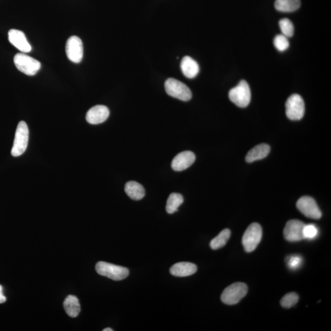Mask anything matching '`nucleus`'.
I'll return each instance as SVG.
<instances>
[{
  "label": "nucleus",
  "instance_id": "7",
  "mask_svg": "<svg viewBox=\"0 0 331 331\" xmlns=\"http://www.w3.org/2000/svg\"><path fill=\"white\" fill-rule=\"evenodd\" d=\"M14 62L17 68L28 76H34L41 67L39 61L22 53L15 55Z\"/></svg>",
  "mask_w": 331,
  "mask_h": 331
},
{
  "label": "nucleus",
  "instance_id": "10",
  "mask_svg": "<svg viewBox=\"0 0 331 331\" xmlns=\"http://www.w3.org/2000/svg\"><path fill=\"white\" fill-rule=\"evenodd\" d=\"M66 54L70 61L79 64L82 60L84 47L82 40L79 37L72 36L69 37L66 44Z\"/></svg>",
  "mask_w": 331,
  "mask_h": 331
},
{
  "label": "nucleus",
  "instance_id": "5",
  "mask_svg": "<svg viewBox=\"0 0 331 331\" xmlns=\"http://www.w3.org/2000/svg\"><path fill=\"white\" fill-rule=\"evenodd\" d=\"M263 235L262 228L257 223H253L248 227L242 237V244L247 252L254 251L259 245Z\"/></svg>",
  "mask_w": 331,
  "mask_h": 331
},
{
  "label": "nucleus",
  "instance_id": "17",
  "mask_svg": "<svg viewBox=\"0 0 331 331\" xmlns=\"http://www.w3.org/2000/svg\"><path fill=\"white\" fill-rule=\"evenodd\" d=\"M270 150L269 145L265 144L258 145L248 152L245 160L248 163H252L265 159L269 154Z\"/></svg>",
  "mask_w": 331,
  "mask_h": 331
},
{
  "label": "nucleus",
  "instance_id": "29",
  "mask_svg": "<svg viewBox=\"0 0 331 331\" xmlns=\"http://www.w3.org/2000/svg\"><path fill=\"white\" fill-rule=\"evenodd\" d=\"M103 331H113V330L111 328H106V329L103 330Z\"/></svg>",
  "mask_w": 331,
  "mask_h": 331
},
{
  "label": "nucleus",
  "instance_id": "15",
  "mask_svg": "<svg viewBox=\"0 0 331 331\" xmlns=\"http://www.w3.org/2000/svg\"><path fill=\"white\" fill-rule=\"evenodd\" d=\"M197 271V266L195 264L189 262L178 263L172 265L170 269V273L175 277H188L194 274Z\"/></svg>",
  "mask_w": 331,
  "mask_h": 331
},
{
  "label": "nucleus",
  "instance_id": "4",
  "mask_svg": "<svg viewBox=\"0 0 331 331\" xmlns=\"http://www.w3.org/2000/svg\"><path fill=\"white\" fill-rule=\"evenodd\" d=\"M29 130L24 121L19 122L15 134L13 147L11 150L12 156L16 157L24 154L29 142Z\"/></svg>",
  "mask_w": 331,
  "mask_h": 331
},
{
  "label": "nucleus",
  "instance_id": "20",
  "mask_svg": "<svg viewBox=\"0 0 331 331\" xmlns=\"http://www.w3.org/2000/svg\"><path fill=\"white\" fill-rule=\"evenodd\" d=\"M300 6V0H276L275 7L278 11L292 12Z\"/></svg>",
  "mask_w": 331,
  "mask_h": 331
},
{
  "label": "nucleus",
  "instance_id": "9",
  "mask_svg": "<svg viewBox=\"0 0 331 331\" xmlns=\"http://www.w3.org/2000/svg\"><path fill=\"white\" fill-rule=\"evenodd\" d=\"M298 210L305 217L312 219H320L322 216V212L318 207L317 202L313 198L310 197L300 198L297 202Z\"/></svg>",
  "mask_w": 331,
  "mask_h": 331
},
{
  "label": "nucleus",
  "instance_id": "11",
  "mask_svg": "<svg viewBox=\"0 0 331 331\" xmlns=\"http://www.w3.org/2000/svg\"><path fill=\"white\" fill-rule=\"evenodd\" d=\"M305 225L304 223L300 220L288 221L283 231L285 239L290 242H298L304 239L303 231Z\"/></svg>",
  "mask_w": 331,
  "mask_h": 331
},
{
  "label": "nucleus",
  "instance_id": "3",
  "mask_svg": "<svg viewBox=\"0 0 331 331\" xmlns=\"http://www.w3.org/2000/svg\"><path fill=\"white\" fill-rule=\"evenodd\" d=\"M165 90L169 96L183 101L192 99V93L187 85L177 79L169 78L165 82Z\"/></svg>",
  "mask_w": 331,
  "mask_h": 331
},
{
  "label": "nucleus",
  "instance_id": "24",
  "mask_svg": "<svg viewBox=\"0 0 331 331\" xmlns=\"http://www.w3.org/2000/svg\"><path fill=\"white\" fill-rule=\"evenodd\" d=\"M299 300V296L295 293H290L283 297L280 303L283 307L290 308L297 304Z\"/></svg>",
  "mask_w": 331,
  "mask_h": 331
},
{
  "label": "nucleus",
  "instance_id": "2",
  "mask_svg": "<svg viewBox=\"0 0 331 331\" xmlns=\"http://www.w3.org/2000/svg\"><path fill=\"white\" fill-rule=\"evenodd\" d=\"M95 268L98 274L113 280H124L129 275V270L127 268L106 262L98 263Z\"/></svg>",
  "mask_w": 331,
  "mask_h": 331
},
{
  "label": "nucleus",
  "instance_id": "23",
  "mask_svg": "<svg viewBox=\"0 0 331 331\" xmlns=\"http://www.w3.org/2000/svg\"><path fill=\"white\" fill-rule=\"evenodd\" d=\"M279 26L282 34L284 36L292 37L294 34L295 28L292 22L288 19H283L279 22Z\"/></svg>",
  "mask_w": 331,
  "mask_h": 331
},
{
  "label": "nucleus",
  "instance_id": "18",
  "mask_svg": "<svg viewBox=\"0 0 331 331\" xmlns=\"http://www.w3.org/2000/svg\"><path fill=\"white\" fill-rule=\"evenodd\" d=\"M125 191L131 199L134 200L142 199L145 194L142 185L135 181L127 182L125 185Z\"/></svg>",
  "mask_w": 331,
  "mask_h": 331
},
{
  "label": "nucleus",
  "instance_id": "21",
  "mask_svg": "<svg viewBox=\"0 0 331 331\" xmlns=\"http://www.w3.org/2000/svg\"><path fill=\"white\" fill-rule=\"evenodd\" d=\"M183 202H184V198L182 195L179 193H173L168 198L166 210L168 214H174L177 211L178 208L182 205Z\"/></svg>",
  "mask_w": 331,
  "mask_h": 331
},
{
  "label": "nucleus",
  "instance_id": "19",
  "mask_svg": "<svg viewBox=\"0 0 331 331\" xmlns=\"http://www.w3.org/2000/svg\"><path fill=\"white\" fill-rule=\"evenodd\" d=\"M64 306L65 312L71 318H76L81 312V305L75 296L69 295L65 299Z\"/></svg>",
  "mask_w": 331,
  "mask_h": 331
},
{
  "label": "nucleus",
  "instance_id": "25",
  "mask_svg": "<svg viewBox=\"0 0 331 331\" xmlns=\"http://www.w3.org/2000/svg\"><path fill=\"white\" fill-rule=\"evenodd\" d=\"M274 44L275 48L280 52H284L290 46L288 37L283 34H278L275 37Z\"/></svg>",
  "mask_w": 331,
  "mask_h": 331
},
{
  "label": "nucleus",
  "instance_id": "14",
  "mask_svg": "<svg viewBox=\"0 0 331 331\" xmlns=\"http://www.w3.org/2000/svg\"><path fill=\"white\" fill-rule=\"evenodd\" d=\"M194 153L191 151H184L178 154L173 159L171 166L175 171H182L191 166L195 162Z\"/></svg>",
  "mask_w": 331,
  "mask_h": 331
},
{
  "label": "nucleus",
  "instance_id": "26",
  "mask_svg": "<svg viewBox=\"0 0 331 331\" xmlns=\"http://www.w3.org/2000/svg\"><path fill=\"white\" fill-rule=\"evenodd\" d=\"M303 233L304 239H313L317 236L318 231L314 225H305Z\"/></svg>",
  "mask_w": 331,
  "mask_h": 331
},
{
  "label": "nucleus",
  "instance_id": "12",
  "mask_svg": "<svg viewBox=\"0 0 331 331\" xmlns=\"http://www.w3.org/2000/svg\"><path fill=\"white\" fill-rule=\"evenodd\" d=\"M8 39L11 44L24 53L32 51L31 45L28 42L24 33L18 30L12 29L8 33Z\"/></svg>",
  "mask_w": 331,
  "mask_h": 331
},
{
  "label": "nucleus",
  "instance_id": "1",
  "mask_svg": "<svg viewBox=\"0 0 331 331\" xmlns=\"http://www.w3.org/2000/svg\"><path fill=\"white\" fill-rule=\"evenodd\" d=\"M248 287L244 283H233L223 291L221 297L222 302L227 305L236 304L247 294Z\"/></svg>",
  "mask_w": 331,
  "mask_h": 331
},
{
  "label": "nucleus",
  "instance_id": "8",
  "mask_svg": "<svg viewBox=\"0 0 331 331\" xmlns=\"http://www.w3.org/2000/svg\"><path fill=\"white\" fill-rule=\"evenodd\" d=\"M286 114L292 120H299L305 113V104L299 95H292L286 102Z\"/></svg>",
  "mask_w": 331,
  "mask_h": 331
},
{
  "label": "nucleus",
  "instance_id": "27",
  "mask_svg": "<svg viewBox=\"0 0 331 331\" xmlns=\"http://www.w3.org/2000/svg\"><path fill=\"white\" fill-rule=\"evenodd\" d=\"M302 258L299 256H292L288 258V265L291 269H297L302 263Z\"/></svg>",
  "mask_w": 331,
  "mask_h": 331
},
{
  "label": "nucleus",
  "instance_id": "22",
  "mask_svg": "<svg viewBox=\"0 0 331 331\" xmlns=\"http://www.w3.org/2000/svg\"><path fill=\"white\" fill-rule=\"evenodd\" d=\"M231 237V231L228 229L223 230L217 237L211 240L210 243V248L216 250L224 247Z\"/></svg>",
  "mask_w": 331,
  "mask_h": 331
},
{
  "label": "nucleus",
  "instance_id": "13",
  "mask_svg": "<svg viewBox=\"0 0 331 331\" xmlns=\"http://www.w3.org/2000/svg\"><path fill=\"white\" fill-rule=\"evenodd\" d=\"M109 110L103 105H97L92 107L86 115L88 123L92 125H98L106 121L109 116Z\"/></svg>",
  "mask_w": 331,
  "mask_h": 331
},
{
  "label": "nucleus",
  "instance_id": "16",
  "mask_svg": "<svg viewBox=\"0 0 331 331\" xmlns=\"http://www.w3.org/2000/svg\"><path fill=\"white\" fill-rule=\"evenodd\" d=\"M180 68L184 76L189 79L195 78L199 72V65L189 56L183 58L180 64Z\"/></svg>",
  "mask_w": 331,
  "mask_h": 331
},
{
  "label": "nucleus",
  "instance_id": "6",
  "mask_svg": "<svg viewBox=\"0 0 331 331\" xmlns=\"http://www.w3.org/2000/svg\"><path fill=\"white\" fill-rule=\"evenodd\" d=\"M229 98L238 107H247L251 100V91L248 83L245 81H240L237 86L230 90Z\"/></svg>",
  "mask_w": 331,
  "mask_h": 331
},
{
  "label": "nucleus",
  "instance_id": "28",
  "mask_svg": "<svg viewBox=\"0 0 331 331\" xmlns=\"http://www.w3.org/2000/svg\"><path fill=\"white\" fill-rule=\"evenodd\" d=\"M6 301V298L4 297L2 293V287L0 285V303H2Z\"/></svg>",
  "mask_w": 331,
  "mask_h": 331
}]
</instances>
